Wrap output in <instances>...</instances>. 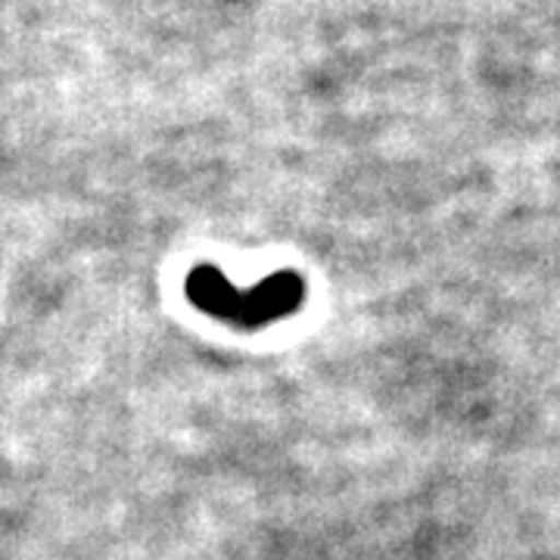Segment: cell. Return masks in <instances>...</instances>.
Listing matches in <instances>:
<instances>
[{"instance_id":"6da1fadb","label":"cell","mask_w":560,"mask_h":560,"mask_svg":"<svg viewBox=\"0 0 560 560\" xmlns=\"http://www.w3.org/2000/svg\"><path fill=\"white\" fill-rule=\"evenodd\" d=\"M184 293H187L190 305L200 308L209 318H219L231 327H241V330H261L271 320L290 318L293 312H300L302 300H305V280L296 271L283 268L249 290H237L224 278L221 268L197 265L187 275Z\"/></svg>"}]
</instances>
